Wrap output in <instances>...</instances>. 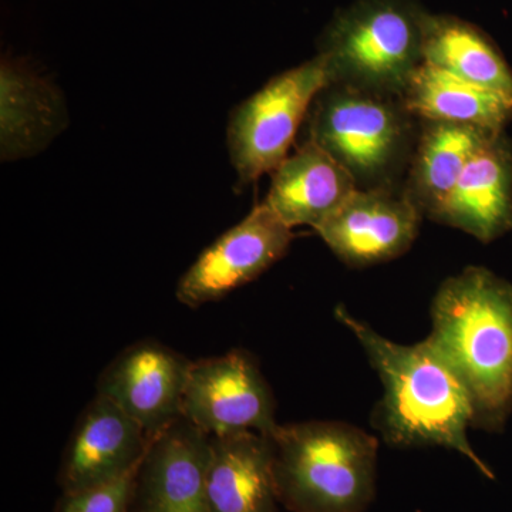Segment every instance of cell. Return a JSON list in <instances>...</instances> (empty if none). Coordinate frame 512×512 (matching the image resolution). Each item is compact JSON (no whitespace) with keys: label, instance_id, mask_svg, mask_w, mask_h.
Returning <instances> with one entry per match:
<instances>
[{"label":"cell","instance_id":"cell-1","mask_svg":"<svg viewBox=\"0 0 512 512\" xmlns=\"http://www.w3.org/2000/svg\"><path fill=\"white\" fill-rule=\"evenodd\" d=\"M429 343L466 390L473 429L501 433L512 416V284L468 266L431 302Z\"/></svg>","mask_w":512,"mask_h":512},{"label":"cell","instance_id":"cell-2","mask_svg":"<svg viewBox=\"0 0 512 512\" xmlns=\"http://www.w3.org/2000/svg\"><path fill=\"white\" fill-rule=\"evenodd\" d=\"M336 318L353 333L383 386L373 426L389 446L441 447L468 458L483 476L494 473L468 440L473 410L464 387L429 340L400 345L384 338L343 306Z\"/></svg>","mask_w":512,"mask_h":512},{"label":"cell","instance_id":"cell-3","mask_svg":"<svg viewBox=\"0 0 512 512\" xmlns=\"http://www.w3.org/2000/svg\"><path fill=\"white\" fill-rule=\"evenodd\" d=\"M279 503L289 512H365L376 494L375 436L340 421L285 424L269 434Z\"/></svg>","mask_w":512,"mask_h":512},{"label":"cell","instance_id":"cell-4","mask_svg":"<svg viewBox=\"0 0 512 512\" xmlns=\"http://www.w3.org/2000/svg\"><path fill=\"white\" fill-rule=\"evenodd\" d=\"M426 13L413 0H356L340 10L319 46L332 83L402 96L423 63Z\"/></svg>","mask_w":512,"mask_h":512},{"label":"cell","instance_id":"cell-5","mask_svg":"<svg viewBox=\"0 0 512 512\" xmlns=\"http://www.w3.org/2000/svg\"><path fill=\"white\" fill-rule=\"evenodd\" d=\"M330 83L328 63L318 55L278 74L232 111L227 144L239 184L255 183L284 163L303 119Z\"/></svg>","mask_w":512,"mask_h":512},{"label":"cell","instance_id":"cell-6","mask_svg":"<svg viewBox=\"0 0 512 512\" xmlns=\"http://www.w3.org/2000/svg\"><path fill=\"white\" fill-rule=\"evenodd\" d=\"M390 97L342 83H330L316 97L309 140L339 161L357 185L376 183L402 156L407 111Z\"/></svg>","mask_w":512,"mask_h":512},{"label":"cell","instance_id":"cell-7","mask_svg":"<svg viewBox=\"0 0 512 512\" xmlns=\"http://www.w3.org/2000/svg\"><path fill=\"white\" fill-rule=\"evenodd\" d=\"M181 416L211 437L245 431L269 436L279 426L271 387L244 350L191 362Z\"/></svg>","mask_w":512,"mask_h":512},{"label":"cell","instance_id":"cell-8","mask_svg":"<svg viewBox=\"0 0 512 512\" xmlns=\"http://www.w3.org/2000/svg\"><path fill=\"white\" fill-rule=\"evenodd\" d=\"M293 239L289 228L265 202L210 245L177 285L178 302L200 308L255 281L284 258Z\"/></svg>","mask_w":512,"mask_h":512},{"label":"cell","instance_id":"cell-9","mask_svg":"<svg viewBox=\"0 0 512 512\" xmlns=\"http://www.w3.org/2000/svg\"><path fill=\"white\" fill-rule=\"evenodd\" d=\"M420 220L409 195L357 188L315 231L340 261L360 268L406 254L419 235Z\"/></svg>","mask_w":512,"mask_h":512},{"label":"cell","instance_id":"cell-10","mask_svg":"<svg viewBox=\"0 0 512 512\" xmlns=\"http://www.w3.org/2000/svg\"><path fill=\"white\" fill-rule=\"evenodd\" d=\"M211 436L183 416L154 434L138 471L137 512H211Z\"/></svg>","mask_w":512,"mask_h":512},{"label":"cell","instance_id":"cell-11","mask_svg":"<svg viewBox=\"0 0 512 512\" xmlns=\"http://www.w3.org/2000/svg\"><path fill=\"white\" fill-rule=\"evenodd\" d=\"M191 362L157 342H138L120 353L100 377L99 393L156 434L181 417Z\"/></svg>","mask_w":512,"mask_h":512},{"label":"cell","instance_id":"cell-12","mask_svg":"<svg viewBox=\"0 0 512 512\" xmlns=\"http://www.w3.org/2000/svg\"><path fill=\"white\" fill-rule=\"evenodd\" d=\"M154 434L97 394L77 423L60 468L63 494L126 476L143 464Z\"/></svg>","mask_w":512,"mask_h":512},{"label":"cell","instance_id":"cell-13","mask_svg":"<svg viewBox=\"0 0 512 512\" xmlns=\"http://www.w3.org/2000/svg\"><path fill=\"white\" fill-rule=\"evenodd\" d=\"M430 218L484 244L512 232V146L504 133L471 158Z\"/></svg>","mask_w":512,"mask_h":512},{"label":"cell","instance_id":"cell-14","mask_svg":"<svg viewBox=\"0 0 512 512\" xmlns=\"http://www.w3.org/2000/svg\"><path fill=\"white\" fill-rule=\"evenodd\" d=\"M67 124L59 89L22 59L0 64V156L22 160L40 153Z\"/></svg>","mask_w":512,"mask_h":512},{"label":"cell","instance_id":"cell-15","mask_svg":"<svg viewBox=\"0 0 512 512\" xmlns=\"http://www.w3.org/2000/svg\"><path fill=\"white\" fill-rule=\"evenodd\" d=\"M357 188L355 177L308 138L272 173L265 204L289 228L316 229Z\"/></svg>","mask_w":512,"mask_h":512},{"label":"cell","instance_id":"cell-16","mask_svg":"<svg viewBox=\"0 0 512 512\" xmlns=\"http://www.w3.org/2000/svg\"><path fill=\"white\" fill-rule=\"evenodd\" d=\"M207 494L211 512H278L271 437L254 431L211 437Z\"/></svg>","mask_w":512,"mask_h":512},{"label":"cell","instance_id":"cell-17","mask_svg":"<svg viewBox=\"0 0 512 512\" xmlns=\"http://www.w3.org/2000/svg\"><path fill=\"white\" fill-rule=\"evenodd\" d=\"M400 99L407 113L424 121L470 124L503 133L512 120V96L426 62L417 67Z\"/></svg>","mask_w":512,"mask_h":512},{"label":"cell","instance_id":"cell-18","mask_svg":"<svg viewBox=\"0 0 512 512\" xmlns=\"http://www.w3.org/2000/svg\"><path fill=\"white\" fill-rule=\"evenodd\" d=\"M498 134L470 124L426 121L406 192L421 214L431 217L439 210L471 158Z\"/></svg>","mask_w":512,"mask_h":512},{"label":"cell","instance_id":"cell-19","mask_svg":"<svg viewBox=\"0 0 512 512\" xmlns=\"http://www.w3.org/2000/svg\"><path fill=\"white\" fill-rule=\"evenodd\" d=\"M423 62L512 96V70L503 53L483 30L456 16L426 13Z\"/></svg>","mask_w":512,"mask_h":512},{"label":"cell","instance_id":"cell-20","mask_svg":"<svg viewBox=\"0 0 512 512\" xmlns=\"http://www.w3.org/2000/svg\"><path fill=\"white\" fill-rule=\"evenodd\" d=\"M140 467L110 483L64 494L57 512H130Z\"/></svg>","mask_w":512,"mask_h":512}]
</instances>
